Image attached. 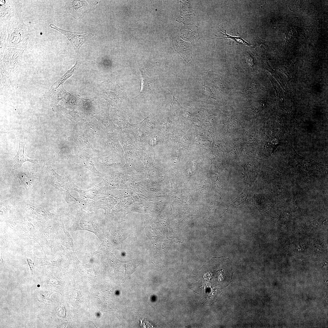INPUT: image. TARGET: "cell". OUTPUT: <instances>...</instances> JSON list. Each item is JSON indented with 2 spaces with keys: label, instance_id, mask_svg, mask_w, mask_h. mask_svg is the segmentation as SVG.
<instances>
[{
  "label": "cell",
  "instance_id": "cell-9",
  "mask_svg": "<svg viewBox=\"0 0 328 328\" xmlns=\"http://www.w3.org/2000/svg\"><path fill=\"white\" fill-rule=\"evenodd\" d=\"M19 147L18 152L14 157L13 163L12 166L13 170L20 167L23 164L29 162L35 164H38L40 160L31 159L28 157L24 153L25 146L27 142L19 140Z\"/></svg>",
  "mask_w": 328,
  "mask_h": 328
},
{
  "label": "cell",
  "instance_id": "cell-1",
  "mask_svg": "<svg viewBox=\"0 0 328 328\" xmlns=\"http://www.w3.org/2000/svg\"><path fill=\"white\" fill-rule=\"evenodd\" d=\"M24 50L7 47L0 56V69L2 84L7 86L18 85V75L22 66Z\"/></svg>",
  "mask_w": 328,
  "mask_h": 328
},
{
  "label": "cell",
  "instance_id": "cell-10",
  "mask_svg": "<svg viewBox=\"0 0 328 328\" xmlns=\"http://www.w3.org/2000/svg\"><path fill=\"white\" fill-rule=\"evenodd\" d=\"M0 56H2L7 48V39L8 36L6 24L0 23Z\"/></svg>",
  "mask_w": 328,
  "mask_h": 328
},
{
  "label": "cell",
  "instance_id": "cell-6",
  "mask_svg": "<svg viewBox=\"0 0 328 328\" xmlns=\"http://www.w3.org/2000/svg\"><path fill=\"white\" fill-rule=\"evenodd\" d=\"M78 124L87 138L99 140L104 138L105 135L103 128L96 120L85 117L82 122Z\"/></svg>",
  "mask_w": 328,
  "mask_h": 328
},
{
  "label": "cell",
  "instance_id": "cell-16",
  "mask_svg": "<svg viewBox=\"0 0 328 328\" xmlns=\"http://www.w3.org/2000/svg\"><path fill=\"white\" fill-rule=\"evenodd\" d=\"M38 285V287H39V285Z\"/></svg>",
  "mask_w": 328,
  "mask_h": 328
},
{
  "label": "cell",
  "instance_id": "cell-12",
  "mask_svg": "<svg viewBox=\"0 0 328 328\" xmlns=\"http://www.w3.org/2000/svg\"><path fill=\"white\" fill-rule=\"evenodd\" d=\"M99 186L94 187L92 189L87 191H84L80 190H74L77 191L80 193V196L83 198H88L93 199L96 195L98 190Z\"/></svg>",
  "mask_w": 328,
  "mask_h": 328
},
{
  "label": "cell",
  "instance_id": "cell-13",
  "mask_svg": "<svg viewBox=\"0 0 328 328\" xmlns=\"http://www.w3.org/2000/svg\"><path fill=\"white\" fill-rule=\"evenodd\" d=\"M226 32V30H225V32H224V33H223L221 32H220V33L225 36H226V37H225L224 38H217L219 39H223L227 38H229L235 41L236 42L241 44L249 46L251 45L247 42L245 41L241 37H239L231 36L227 34Z\"/></svg>",
  "mask_w": 328,
  "mask_h": 328
},
{
  "label": "cell",
  "instance_id": "cell-4",
  "mask_svg": "<svg viewBox=\"0 0 328 328\" xmlns=\"http://www.w3.org/2000/svg\"><path fill=\"white\" fill-rule=\"evenodd\" d=\"M50 27L64 35L70 41L73 46L77 58H80V48L88 38L92 37L94 34L86 32H79L68 31L60 29L52 24Z\"/></svg>",
  "mask_w": 328,
  "mask_h": 328
},
{
  "label": "cell",
  "instance_id": "cell-11",
  "mask_svg": "<svg viewBox=\"0 0 328 328\" xmlns=\"http://www.w3.org/2000/svg\"><path fill=\"white\" fill-rule=\"evenodd\" d=\"M141 73V90L138 96H141L145 94L150 88L151 84V79L146 75L145 73L140 69Z\"/></svg>",
  "mask_w": 328,
  "mask_h": 328
},
{
  "label": "cell",
  "instance_id": "cell-7",
  "mask_svg": "<svg viewBox=\"0 0 328 328\" xmlns=\"http://www.w3.org/2000/svg\"><path fill=\"white\" fill-rule=\"evenodd\" d=\"M43 161L47 183L60 191H66V186L64 179L54 170L48 159H43Z\"/></svg>",
  "mask_w": 328,
  "mask_h": 328
},
{
  "label": "cell",
  "instance_id": "cell-14",
  "mask_svg": "<svg viewBox=\"0 0 328 328\" xmlns=\"http://www.w3.org/2000/svg\"><path fill=\"white\" fill-rule=\"evenodd\" d=\"M26 260L28 263V264L29 265V266L30 268L31 274L32 275H33V271L34 267V263L31 259L29 258H27L26 259Z\"/></svg>",
  "mask_w": 328,
  "mask_h": 328
},
{
  "label": "cell",
  "instance_id": "cell-8",
  "mask_svg": "<svg viewBox=\"0 0 328 328\" xmlns=\"http://www.w3.org/2000/svg\"><path fill=\"white\" fill-rule=\"evenodd\" d=\"M91 156V153L79 150L77 154L72 155L71 158L74 162L81 165L94 173H98L93 162Z\"/></svg>",
  "mask_w": 328,
  "mask_h": 328
},
{
  "label": "cell",
  "instance_id": "cell-2",
  "mask_svg": "<svg viewBox=\"0 0 328 328\" xmlns=\"http://www.w3.org/2000/svg\"><path fill=\"white\" fill-rule=\"evenodd\" d=\"M8 36L7 47L30 49L36 43V37L33 29L25 24L22 18L11 20L6 23Z\"/></svg>",
  "mask_w": 328,
  "mask_h": 328
},
{
  "label": "cell",
  "instance_id": "cell-5",
  "mask_svg": "<svg viewBox=\"0 0 328 328\" xmlns=\"http://www.w3.org/2000/svg\"><path fill=\"white\" fill-rule=\"evenodd\" d=\"M73 124V129L67 137V140L75 142L78 147L79 150L91 153L94 147L88 138L81 129L78 123Z\"/></svg>",
  "mask_w": 328,
  "mask_h": 328
},
{
  "label": "cell",
  "instance_id": "cell-3",
  "mask_svg": "<svg viewBox=\"0 0 328 328\" xmlns=\"http://www.w3.org/2000/svg\"><path fill=\"white\" fill-rule=\"evenodd\" d=\"M0 23L6 24L11 20L21 18L22 3L18 0L0 1Z\"/></svg>",
  "mask_w": 328,
  "mask_h": 328
},
{
  "label": "cell",
  "instance_id": "cell-15",
  "mask_svg": "<svg viewBox=\"0 0 328 328\" xmlns=\"http://www.w3.org/2000/svg\"><path fill=\"white\" fill-rule=\"evenodd\" d=\"M169 90V91H170V93H171V94L172 95V96H173V100H172V102H171V105H170V108H171V106H172V103H173V102H174V101H176V102H177V103H178V104H179V105H180V104H179V102H178V101H177V100H178V98H176V97H175L173 95V92H172V91H170V90Z\"/></svg>",
  "mask_w": 328,
  "mask_h": 328
}]
</instances>
